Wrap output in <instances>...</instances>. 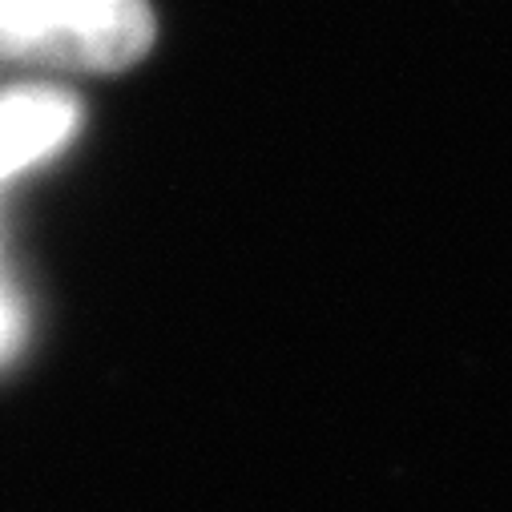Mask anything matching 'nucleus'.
<instances>
[{"mask_svg": "<svg viewBox=\"0 0 512 512\" xmlns=\"http://www.w3.org/2000/svg\"><path fill=\"white\" fill-rule=\"evenodd\" d=\"M77 101L57 89L0 93V182L53 158L77 130Z\"/></svg>", "mask_w": 512, "mask_h": 512, "instance_id": "nucleus-2", "label": "nucleus"}, {"mask_svg": "<svg viewBox=\"0 0 512 512\" xmlns=\"http://www.w3.org/2000/svg\"><path fill=\"white\" fill-rule=\"evenodd\" d=\"M154 41L146 0H0V57L121 69Z\"/></svg>", "mask_w": 512, "mask_h": 512, "instance_id": "nucleus-1", "label": "nucleus"}, {"mask_svg": "<svg viewBox=\"0 0 512 512\" xmlns=\"http://www.w3.org/2000/svg\"><path fill=\"white\" fill-rule=\"evenodd\" d=\"M21 343V307L9 295V287H0V359L13 355Z\"/></svg>", "mask_w": 512, "mask_h": 512, "instance_id": "nucleus-3", "label": "nucleus"}]
</instances>
